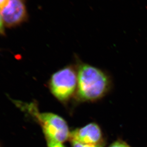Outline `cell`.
Segmentation results:
<instances>
[{"label":"cell","mask_w":147,"mask_h":147,"mask_svg":"<svg viewBox=\"0 0 147 147\" xmlns=\"http://www.w3.org/2000/svg\"><path fill=\"white\" fill-rule=\"evenodd\" d=\"M77 72L72 67H67L58 70L51 76L50 89L57 99L61 101L68 100L76 92Z\"/></svg>","instance_id":"3"},{"label":"cell","mask_w":147,"mask_h":147,"mask_svg":"<svg viewBox=\"0 0 147 147\" xmlns=\"http://www.w3.org/2000/svg\"><path fill=\"white\" fill-rule=\"evenodd\" d=\"M47 143L48 147H65L62 144V143L57 142L47 141Z\"/></svg>","instance_id":"8"},{"label":"cell","mask_w":147,"mask_h":147,"mask_svg":"<svg viewBox=\"0 0 147 147\" xmlns=\"http://www.w3.org/2000/svg\"><path fill=\"white\" fill-rule=\"evenodd\" d=\"M0 10L4 24L8 27L18 26L27 17L24 0H7Z\"/></svg>","instance_id":"4"},{"label":"cell","mask_w":147,"mask_h":147,"mask_svg":"<svg viewBox=\"0 0 147 147\" xmlns=\"http://www.w3.org/2000/svg\"><path fill=\"white\" fill-rule=\"evenodd\" d=\"M7 0H0V8L3 7Z\"/></svg>","instance_id":"10"},{"label":"cell","mask_w":147,"mask_h":147,"mask_svg":"<svg viewBox=\"0 0 147 147\" xmlns=\"http://www.w3.org/2000/svg\"><path fill=\"white\" fill-rule=\"evenodd\" d=\"M4 32V23L0 10V34H3Z\"/></svg>","instance_id":"9"},{"label":"cell","mask_w":147,"mask_h":147,"mask_svg":"<svg viewBox=\"0 0 147 147\" xmlns=\"http://www.w3.org/2000/svg\"><path fill=\"white\" fill-rule=\"evenodd\" d=\"M71 144L72 147H103L104 143H100L98 144H84L80 143L75 141H71Z\"/></svg>","instance_id":"6"},{"label":"cell","mask_w":147,"mask_h":147,"mask_svg":"<svg viewBox=\"0 0 147 147\" xmlns=\"http://www.w3.org/2000/svg\"><path fill=\"white\" fill-rule=\"evenodd\" d=\"M77 75L76 93L80 100H96L104 96L109 90V78L98 68L88 64H81L78 67Z\"/></svg>","instance_id":"1"},{"label":"cell","mask_w":147,"mask_h":147,"mask_svg":"<svg viewBox=\"0 0 147 147\" xmlns=\"http://www.w3.org/2000/svg\"><path fill=\"white\" fill-rule=\"evenodd\" d=\"M34 106L27 105L26 109L39 122L47 141L62 143L69 139L71 132L64 119L54 113H39Z\"/></svg>","instance_id":"2"},{"label":"cell","mask_w":147,"mask_h":147,"mask_svg":"<svg viewBox=\"0 0 147 147\" xmlns=\"http://www.w3.org/2000/svg\"><path fill=\"white\" fill-rule=\"evenodd\" d=\"M69 140L84 144L103 143L101 130L99 126L95 123H89L83 127L73 130L70 133Z\"/></svg>","instance_id":"5"},{"label":"cell","mask_w":147,"mask_h":147,"mask_svg":"<svg viewBox=\"0 0 147 147\" xmlns=\"http://www.w3.org/2000/svg\"><path fill=\"white\" fill-rule=\"evenodd\" d=\"M109 147H131L129 145L127 144L126 142L121 141V140H117L112 143L110 146Z\"/></svg>","instance_id":"7"}]
</instances>
